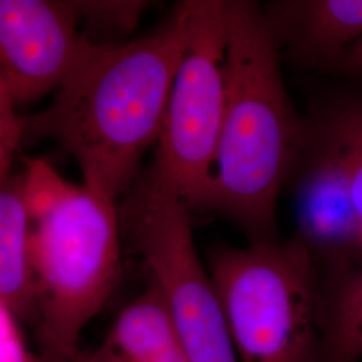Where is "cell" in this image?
<instances>
[{"instance_id": "obj_1", "label": "cell", "mask_w": 362, "mask_h": 362, "mask_svg": "<svg viewBox=\"0 0 362 362\" xmlns=\"http://www.w3.org/2000/svg\"><path fill=\"white\" fill-rule=\"evenodd\" d=\"M188 40L187 1L152 34L124 43L86 38L52 103L23 117V136L52 139L83 184L118 200L158 139Z\"/></svg>"}, {"instance_id": "obj_2", "label": "cell", "mask_w": 362, "mask_h": 362, "mask_svg": "<svg viewBox=\"0 0 362 362\" xmlns=\"http://www.w3.org/2000/svg\"><path fill=\"white\" fill-rule=\"evenodd\" d=\"M227 97L207 209L251 243L275 242L276 202L308 136L286 89L279 47L254 1H223Z\"/></svg>"}, {"instance_id": "obj_3", "label": "cell", "mask_w": 362, "mask_h": 362, "mask_svg": "<svg viewBox=\"0 0 362 362\" xmlns=\"http://www.w3.org/2000/svg\"><path fill=\"white\" fill-rule=\"evenodd\" d=\"M21 176L42 348L76 353L81 333L103 310L119 278L117 202L66 180L42 158H26Z\"/></svg>"}, {"instance_id": "obj_4", "label": "cell", "mask_w": 362, "mask_h": 362, "mask_svg": "<svg viewBox=\"0 0 362 362\" xmlns=\"http://www.w3.org/2000/svg\"><path fill=\"white\" fill-rule=\"evenodd\" d=\"M207 270L239 362H320L321 281L294 236L216 247Z\"/></svg>"}, {"instance_id": "obj_5", "label": "cell", "mask_w": 362, "mask_h": 362, "mask_svg": "<svg viewBox=\"0 0 362 362\" xmlns=\"http://www.w3.org/2000/svg\"><path fill=\"white\" fill-rule=\"evenodd\" d=\"M188 40L173 81L149 176L188 208H206L223 129L227 67L223 1L191 0Z\"/></svg>"}, {"instance_id": "obj_6", "label": "cell", "mask_w": 362, "mask_h": 362, "mask_svg": "<svg viewBox=\"0 0 362 362\" xmlns=\"http://www.w3.org/2000/svg\"><path fill=\"white\" fill-rule=\"evenodd\" d=\"M130 240L158 287L187 362H239L188 208L145 177L124 211Z\"/></svg>"}, {"instance_id": "obj_7", "label": "cell", "mask_w": 362, "mask_h": 362, "mask_svg": "<svg viewBox=\"0 0 362 362\" xmlns=\"http://www.w3.org/2000/svg\"><path fill=\"white\" fill-rule=\"evenodd\" d=\"M296 184L294 238L309 252L321 286L362 267V221L349 169L334 141L317 124L308 129Z\"/></svg>"}, {"instance_id": "obj_8", "label": "cell", "mask_w": 362, "mask_h": 362, "mask_svg": "<svg viewBox=\"0 0 362 362\" xmlns=\"http://www.w3.org/2000/svg\"><path fill=\"white\" fill-rule=\"evenodd\" d=\"M85 40L71 1L0 0V81L15 104L57 90Z\"/></svg>"}, {"instance_id": "obj_9", "label": "cell", "mask_w": 362, "mask_h": 362, "mask_svg": "<svg viewBox=\"0 0 362 362\" xmlns=\"http://www.w3.org/2000/svg\"><path fill=\"white\" fill-rule=\"evenodd\" d=\"M262 10L278 47L302 62L334 65L362 38V0H282Z\"/></svg>"}, {"instance_id": "obj_10", "label": "cell", "mask_w": 362, "mask_h": 362, "mask_svg": "<svg viewBox=\"0 0 362 362\" xmlns=\"http://www.w3.org/2000/svg\"><path fill=\"white\" fill-rule=\"evenodd\" d=\"M85 362H187L168 306L155 282L117 315L103 345Z\"/></svg>"}, {"instance_id": "obj_11", "label": "cell", "mask_w": 362, "mask_h": 362, "mask_svg": "<svg viewBox=\"0 0 362 362\" xmlns=\"http://www.w3.org/2000/svg\"><path fill=\"white\" fill-rule=\"evenodd\" d=\"M0 303L15 318L38 326L30 214L21 175L0 184Z\"/></svg>"}, {"instance_id": "obj_12", "label": "cell", "mask_w": 362, "mask_h": 362, "mask_svg": "<svg viewBox=\"0 0 362 362\" xmlns=\"http://www.w3.org/2000/svg\"><path fill=\"white\" fill-rule=\"evenodd\" d=\"M362 360V267L321 287L320 362Z\"/></svg>"}, {"instance_id": "obj_13", "label": "cell", "mask_w": 362, "mask_h": 362, "mask_svg": "<svg viewBox=\"0 0 362 362\" xmlns=\"http://www.w3.org/2000/svg\"><path fill=\"white\" fill-rule=\"evenodd\" d=\"M318 125L334 141L346 161L354 203L362 221V103L337 109Z\"/></svg>"}, {"instance_id": "obj_14", "label": "cell", "mask_w": 362, "mask_h": 362, "mask_svg": "<svg viewBox=\"0 0 362 362\" xmlns=\"http://www.w3.org/2000/svg\"><path fill=\"white\" fill-rule=\"evenodd\" d=\"M78 22L85 18L104 31L130 33L141 19L145 1H71Z\"/></svg>"}, {"instance_id": "obj_15", "label": "cell", "mask_w": 362, "mask_h": 362, "mask_svg": "<svg viewBox=\"0 0 362 362\" xmlns=\"http://www.w3.org/2000/svg\"><path fill=\"white\" fill-rule=\"evenodd\" d=\"M13 95L0 81V184L10 179L15 155L23 141V117L18 116Z\"/></svg>"}, {"instance_id": "obj_16", "label": "cell", "mask_w": 362, "mask_h": 362, "mask_svg": "<svg viewBox=\"0 0 362 362\" xmlns=\"http://www.w3.org/2000/svg\"><path fill=\"white\" fill-rule=\"evenodd\" d=\"M334 65L349 73L362 76V38L346 49Z\"/></svg>"}, {"instance_id": "obj_17", "label": "cell", "mask_w": 362, "mask_h": 362, "mask_svg": "<svg viewBox=\"0 0 362 362\" xmlns=\"http://www.w3.org/2000/svg\"><path fill=\"white\" fill-rule=\"evenodd\" d=\"M30 362H85L82 351L66 353L61 350L42 348L38 356H33Z\"/></svg>"}]
</instances>
